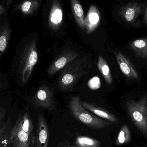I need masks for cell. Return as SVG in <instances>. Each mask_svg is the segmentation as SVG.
Instances as JSON below:
<instances>
[{
  "mask_svg": "<svg viewBox=\"0 0 147 147\" xmlns=\"http://www.w3.org/2000/svg\"><path fill=\"white\" fill-rule=\"evenodd\" d=\"M130 47L138 57L147 60V38L134 40L130 44Z\"/></svg>",
  "mask_w": 147,
  "mask_h": 147,
  "instance_id": "15",
  "label": "cell"
},
{
  "mask_svg": "<svg viewBox=\"0 0 147 147\" xmlns=\"http://www.w3.org/2000/svg\"><path fill=\"white\" fill-rule=\"evenodd\" d=\"M10 139L13 147H34L35 136H31L13 125L10 133Z\"/></svg>",
  "mask_w": 147,
  "mask_h": 147,
  "instance_id": "6",
  "label": "cell"
},
{
  "mask_svg": "<svg viewBox=\"0 0 147 147\" xmlns=\"http://www.w3.org/2000/svg\"><path fill=\"white\" fill-rule=\"evenodd\" d=\"M76 147H100V142L99 140L87 136H78L75 142Z\"/></svg>",
  "mask_w": 147,
  "mask_h": 147,
  "instance_id": "18",
  "label": "cell"
},
{
  "mask_svg": "<svg viewBox=\"0 0 147 147\" xmlns=\"http://www.w3.org/2000/svg\"><path fill=\"white\" fill-rule=\"evenodd\" d=\"M5 9L4 7L2 6V5L0 6V15H2L3 13L5 12Z\"/></svg>",
  "mask_w": 147,
  "mask_h": 147,
  "instance_id": "26",
  "label": "cell"
},
{
  "mask_svg": "<svg viewBox=\"0 0 147 147\" xmlns=\"http://www.w3.org/2000/svg\"><path fill=\"white\" fill-rule=\"evenodd\" d=\"M34 106L36 107L49 110L55 109L53 92L47 86L39 88L32 100Z\"/></svg>",
  "mask_w": 147,
  "mask_h": 147,
  "instance_id": "4",
  "label": "cell"
},
{
  "mask_svg": "<svg viewBox=\"0 0 147 147\" xmlns=\"http://www.w3.org/2000/svg\"><path fill=\"white\" fill-rule=\"evenodd\" d=\"M78 56V53L75 51L69 50L64 52L50 66L48 74L51 75L55 74Z\"/></svg>",
  "mask_w": 147,
  "mask_h": 147,
  "instance_id": "9",
  "label": "cell"
},
{
  "mask_svg": "<svg viewBox=\"0 0 147 147\" xmlns=\"http://www.w3.org/2000/svg\"><path fill=\"white\" fill-rule=\"evenodd\" d=\"M82 105L85 109L90 111L94 113V115L98 116L101 118L107 119L113 123H117L118 122L117 118L106 109L86 101L82 102Z\"/></svg>",
  "mask_w": 147,
  "mask_h": 147,
  "instance_id": "13",
  "label": "cell"
},
{
  "mask_svg": "<svg viewBox=\"0 0 147 147\" xmlns=\"http://www.w3.org/2000/svg\"><path fill=\"white\" fill-rule=\"evenodd\" d=\"M38 60L36 42L35 39H33L26 45L21 56L20 70L21 72L22 82L24 84L29 80Z\"/></svg>",
  "mask_w": 147,
  "mask_h": 147,
  "instance_id": "3",
  "label": "cell"
},
{
  "mask_svg": "<svg viewBox=\"0 0 147 147\" xmlns=\"http://www.w3.org/2000/svg\"><path fill=\"white\" fill-rule=\"evenodd\" d=\"M131 140L129 129L126 125H122L116 140L117 145H121L129 142Z\"/></svg>",
  "mask_w": 147,
  "mask_h": 147,
  "instance_id": "20",
  "label": "cell"
},
{
  "mask_svg": "<svg viewBox=\"0 0 147 147\" xmlns=\"http://www.w3.org/2000/svg\"><path fill=\"white\" fill-rule=\"evenodd\" d=\"M5 125L1 126L0 129V147H13L10 139V134H5Z\"/></svg>",
  "mask_w": 147,
  "mask_h": 147,
  "instance_id": "22",
  "label": "cell"
},
{
  "mask_svg": "<svg viewBox=\"0 0 147 147\" xmlns=\"http://www.w3.org/2000/svg\"><path fill=\"white\" fill-rule=\"evenodd\" d=\"M100 14L99 11L95 6H90L85 19V27L88 34L94 31L99 26Z\"/></svg>",
  "mask_w": 147,
  "mask_h": 147,
  "instance_id": "11",
  "label": "cell"
},
{
  "mask_svg": "<svg viewBox=\"0 0 147 147\" xmlns=\"http://www.w3.org/2000/svg\"><path fill=\"white\" fill-rule=\"evenodd\" d=\"M49 138V130L47 121L43 115L39 113L37 118L34 147H48Z\"/></svg>",
  "mask_w": 147,
  "mask_h": 147,
  "instance_id": "5",
  "label": "cell"
},
{
  "mask_svg": "<svg viewBox=\"0 0 147 147\" xmlns=\"http://www.w3.org/2000/svg\"><path fill=\"white\" fill-rule=\"evenodd\" d=\"M39 4L38 1H25L20 5V9L24 15L32 14L38 9Z\"/></svg>",
  "mask_w": 147,
  "mask_h": 147,
  "instance_id": "21",
  "label": "cell"
},
{
  "mask_svg": "<svg viewBox=\"0 0 147 147\" xmlns=\"http://www.w3.org/2000/svg\"><path fill=\"white\" fill-rule=\"evenodd\" d=\"M63 12L62 8L58 1L52 3L49 18V25L51 29L56 30L60 27L62 23Z\"/></svg>",
  "mask_w": 147,
  "mask_h": 147,
  "instance_id": "10",
  "label": "cell"
},
{
  "mask_svg": "<svg viewBox=\"0 0 147 147\" xmlns=\"http://www.w3.org/2000/svg\"><path fill=\"white\" fill-rule=\"evenodd\" d=\"M97 66L107 83L109 85L112 84L113 80L110 68L106 61L100 56L98 58Z\"/></svg>",
  "mask_w": 147,
  "mask_h": 147,
  "instance_id": "19",
  "label": "cell"
},
{
  "mask_svg": "<svg viewBox=\"0 0 147 147\" xmlns=\"http://www.w3.org/2000/svg\"><path fill=\"white\" fill-rule=\"evenodd\" d=\"M142 5L137 2H131L122 7L119 10V14L126 22H134L141 13Z\"/></svg>",
  "mask_w": 147,
  "mask_h": 147,
  "instance_id": "8",
  "label": "cell"
},
{
  "mask_svg": "<svg viewBox=\"0 0 147 147\" xmlns=\"http://www.w3.org/2000/svg\"><path fill=\"white\" fill-rule=\"evenodd\" d=\"M14 125L30 136H35L33 131V121L28 113H25L23 115L20 116Z\"/></svg>",
  "mask_w": 147,
  "mask_h": 147,
  "instance_id": "14",
  "label": "cell"
},
{
  "mask_svg": "<svg viewBox=\"0 0 147 147\" xmlns=\"http://www.w3.org/2000/svg\"><path fill=\"white\" fill-rule=\"evenodd\" d=\"M6 111L7 110L5 108L3 107H1L0 108V123L1 125L5 119Z\"/></svg>",
  "mask_w": 147,
  "mask_h": 147,
  "instance_id": "24",
  "label": "cell"
},
{
  "mask_svg": "<svg viewBox=\"0 0 147 147\" xmlns=\"http://www.w3.org/2000/svg\"><path fill=\"white\" fill-rule=\"evenodd\" d=\"M11 30L8 25L1 26L0 30V56L1 57L7 49L11 34Z\"/></svg>",
  "mask_w": 147,
  "mask_h": 147,
  "instance_id": "17",
  "label": "cell"
},
{
  "mask_svg": "<svg viewBox=\"0 0 147 147\" xmlns=\"http://www.w3.org/2000/svg\"><path fill=\"white\" fill-rule=\"evenodd\" d=\"M69 107L72 115L76 120L92 129H103L113 123L98 117L88 111L83 107L80 96L72 97Z\"/></svg>",
  "mask_w": 147,
  "mask_h": 147,
  "instance_id": "1",
  "label": "cell"
},
{
  "mask_svg": "<svg viewBox=\"0 0 147 147\" xmlns=\"http://www.w3.org/2000/svg\"><path fill=\"white\" fill-rule=\"evenodd\" d=\"M82 74V69H79V67H77L76 69L69 70L67 67L66 68L60 78L59 86L63 90H69L75 83L77 78Z\"/></svg>",
  "mask_w": 147,
  "mask_h": 147,
  "instance_id": "7",
  "label": "cell"
},
{
  "mask_svg": "<svg viewBox=\"0 0 147 147\" xmlns=\"http://www.w3.org/2000/svg\"><path fill=\"white\" fill-rule=\"evenodd\" d=\"M58 147H76V146H73L71 145V144H69V143H63L62 145H60L58 146Z\"/></svg>",
  "mask_w": 147,
  "mask_h": 147,
  "instance_id": "25",
  "label": "cell"
},
{
  "mask_svg": "<svg viewBox=\"0 0 147 147\" xmlns=\"http://www.w3.org/2000/svg\"><path fill=\"white\" fill-rule=\"evenodd\" d=\"M144 20L145 23L147 24V6L146 7L145 13H144Z\"/></svg>",
  "mask_w": 147,
  "mask_h": 147,
  "instance_id": "27",
  "label": "cell"
},
{
  "mask_svg": "<svg viewBox=\"0 0 147 147\" xmlns=\"http://www.w3.org/2000/svg\"><path fill=\"white\" fill-rule=\"evenodd\" d=\"M88 85L89 88L92 90L98 89L101 86V82L99 78L97 76L93 77L89 80L88 82Z\"/></svg>",
  "mask_w": 147,
  "mask_h": 147,
  "instance_id": "23",
  "label": "cell"
},
{
  "mask_svg": "<svg viewBox=\"0 0 147 147\" xmlns=\"http://www.w3.org/2000/svg\"><path fill=\"white\" fill-rule=\"evenodd\" d=\"M117 61L122 73L130 79H137L138 78L137 72L130 61L120 52L116 53Z\"/></svg>",
  "mask_w": 147,
  "mask_h": 147,
  "instance_id": "12",
  "label": "cell"
},
{
  "mask_svg": "<svg viewBox=\"0 0 147 147\" xmlns=\"http://www.w3.org/2000/svg\"><path fill=\"white\" fill-rule=\"evenodd\" d=\"M126 107L128 114L134 125L147 138V96H142L138 101L129 100Z\"/></svg>",
  "mask_w": 147,
  "mask_h": 147,
  "instance_id": "2",
  "label": "cell"
},
{
  "mask_svg": "<svg viewBox=\"0 0 147 147\" xmlns=\"http://www.w3.org/2000/svg\"><path fill=\"white\" fill-rule=\"evenodd\" d=\"M71 8L76 20L79 27L84 30L85 27V15L84 11L80 2L77 0H72Z\"/></svg>",
  "mask_w": 147,
  "mask_h": 147,
  "instance_id": "16",
  "label": "cell"
}]
</instances>
